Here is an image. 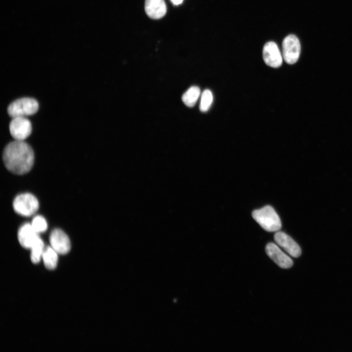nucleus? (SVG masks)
Masks as SVG:
<instances>
[{
	"mask_svg": "<svg viewBox=\"0 0 352 352\" xmlns=\"http://www.w3.org/2000/svg\"><path fill=\"white\" fill-rule=\"evenodd\" d=\"M276 243L290 256L299 257L301 254L299 245L288 235L282 231H277L274 236Z\"/></svg>",
	"mask_w": 352,
	"mask_h": 352,
	"instance_id": "obj_10",
	"label": "nucleus"
},
{
	"mask_svg": "<svg viewBox=\"0 0 352 352\" xmlns=\"http://www.w3.org/2000/svg\"><path fill=\"white\" fill-rule=\"evenodd\" d=\"M252 216L261 227L266 231L277 232L281 228V221L279 216L269 205L253 211Z\"/></svg>",
	"mask_w": 352,
	"mask_h": 352,
	"instance_id": "obj_2",
	"label": "nucleus"
},
{
	"mask_svg": "<svg viewBox=\"0 0 352 352\" xmlns=\"http://www.w3.org/2000/svg\"><path fill=\"white\" fill-rule=\"evenodd\" d=\"M38 109L39 104L35 99L25 97L11 103L8 107L7 112L12 118L25 117L35 113Z\"/></svg>",
	"mask_w": 352,
	"mask_h": 352,
	"instance_id": "obj_3",
	"label": "nucleus"
},
{
	"mask_svg": "<svg viewBox=\"0 0 352 352\" xmlns=\"http://www.w3.org/2000/svg\"><path fill=\"white\" fill-rule=\"evenodd\" d=\"M40 237L30 223L23 224L19 229L18 238L21 245L25 248H31Z\"/></svg>",
	"mask_w": 352,
	"mask_h": 352,
	"instance_id": "obj_11",
	"label": "nucleus"
},
{
	"mask_svg": "<svg viewBox=\"0 0 352 352\" xmlns=\"http://www.w3.org/2000/svg\"><path fill=\"white\" fill-rule=\"evenodd\" d=\"M30 249V258L32 262L34 264L38 263L42 258L44 249V243L40 237L38 239Z\"/></svg>",
	"mask_w": 352,
	"mask_h": 352,
	"instance_id": "obj_15",
	"label": "nucleus"
},
{
	"mask_svg": "<svg viewBox=\"0 0 352 352\" xmlns=\"http://www.w3.org/2000/svg\"><path fill=\"white\" fill-rule=\"evenodd\" d=\"M282 48L283 57L286 63L292 65L298 61L301 52V45L295 35L287 36L283 41Z\"/></svg>",
	"mask_w": 352,
	"mask_h": 352,
	"instance_id": "obj_5",
	"label": "nucleus"
},
{
	"mask_svg": "<svg viewBox=\"0 0 352 352\" xmlns=\"http://www.w3.org/2000/svg\"><path fill=\"white\" fill-rule=\"evenodd\" d=\"M172 2L175 5H177L181 4L183 0H171Z\"/></svg>",
	"mask_w": 352,
	"mask_h": 352,
	"instance_id": "obj_18",
	"label": "nucleus"
},
{
	"mask_svg": "<svg viewBox=\"0 0 352 352\" xmlns=\"http://www.w3.org/2000/svg\"><path fill=\"white\" fill-rule=\"evenodd\" d=\"M145 10L150 18L159 19L165 15L167 8L164 0H146Z\"/></svg>",
	"mask_w": 352,
	"mask_h": 352,
	"instance_id": "obj_12",
	"label": "nucleus"
},
{
	"mask_svg": "<svg viewBox=\"0 0 352 352\" xmlns=\"http://www.w3.org/2000/svg\"><path fill=\"white\" fill-rule=\"evenodd\" d=\"M13 207L19 215L28 217L33 215L39 208L37 198L30 193H24L17 196L13 200Z\"/></svg>",
	"mask_w": 352,
	"mask_h": 352,
	"instance_id": "obj_4",
	"label": "nucleus"
},
{
	"mask_svg": "<svg viewBox=\"0 0 352 352\" xmlns=\"http://www.w3.org/2000/svg\"><path fill=\"white\" fill-rule=\"evenodd\" d=\"M268 257L282 268H289L293 265L292 259L286 254L275 243H268L265 247Z\"/></svg>",
	"mask_w": 352,
	"mask_h": 352,
	"instance_id": "obj_9",
	"label": "nucleus"
},
{
	"mask_svg": "<svg viewBox=\"0 0 352 352\" xmlns=\"http://www.w3.org/2000/svg\"><path fill=\"white\" fill-rule=\"evenodd\" d=\"M9 131L15 140L23 141L31 134V123L25 117H14L9 124Z\"/></svg>",
	"mask_w": 352,
	"mask_h": 352,
	"instance_id": "obj_6",
	"label": "nucleus"
},
{
	"mask_svg": "<svg viewBox=\"0 0 352 352\" xmlns=\"http://www.w3.org/2000/svg\"><path fill=\"white\" fill-rule=\"evenodd\" d=\"M263 57L264 63L270 67L277 68L282 64V55L277 45L273 42H268L264 44Z\"/></svg>",
	"mask_w": 352,
	"mask_h": 352,
	"instance_id": "obj_8",
	"label": "nucleus"
},
{
	"mask_svg": "<svg viewBox=\"0 0 352 352\" xmlns=\"http://www.w3.org/2000/svg\"><path fill=\"white\" fill-rule=\"evenodd\" d=\"M2 158L5 166L9 171L22 175L28 172L32 167L34 154L27 143L15 140L5 147Z\"/></svg>",
	"mask_w": 352,
	"mask_h": 352,
	"instance_id": "obj_1",
	"label": "nucleus"
},
{
	"mask_svg": "<svg viewBox=\"0 0 352 352\" xmlns=\"http://www.w3.org/2000/svg\"><path fill=\"white\" fill-rule=\"evenodd\" d=\"M200 94V90L197 86L190 87L182 95V100L188 107H192L197 103Z\"/></svg>",
	"mask_w": 352,
	"mask_h": 352,
	"instance_id": "obj_14",
	"label": "nucleus"
},
{
	"mask_svg": "<svg viewBox=\"0 0 352 352\" xmlns=\"http://www.w3.org/2000/svg\"><path fill=\"white\" fill-rule=\"evenodd\" d=\"M213 100V96L212 92L209 89H205L201 96L200 110L202 112L207 111L210 108Z\"/></svg>",
	"mask_w": 352,
	"mask_h": 352,
	"instance_id": "obj_16",
	"label": "nucleus"
},
{
	"mask_svg": "<svg viewBox=\"0 0 352 352\" xmlns=\"http://www.w3.org/2000/svg\"><path fill=\"white\" fill-rule=\"evenodd\" d=\"M50 246L58 253H67L71 247L70 242L67 235L60 229H55L49 236Z\"/></svg>",
	"mask_w": 352,
	"mask_h": 352,
	"instance_id": "obj_7",
	"label": "nucleus"
},
{
	"mask_svg": "<svg viewBox=\"0 0 352 352\" xmlns=\"http://www.w3.org/2000/svg\"><path fill=\"white\" fill-rule=\"evenodd\" d=\"M31 224L34 230L38 234L45 232L47 228V222L41 216L35 217Z\"/></svg>",
	"mask_w": 352,
	"mask_h": 352,
	"instance_id": "obj_17",
	"label": "nucleus"
},
{
	"mask_svg": "<svg viewBox=\"0 0 352 352\" xmlns=\"http://www.w3.org/2000/svg\"><path fill=\"white\" fill-rule=\"evenodd\" d=\"M58 253L51 246L44 248L42 259L46 268L48 269H54L58 263Z\"/></svg>",
	"mask_w": 352,
	"mask_h": 352,
	"instance_id": "obj_13",
	"label": "nucleus"
}]
</instances>
